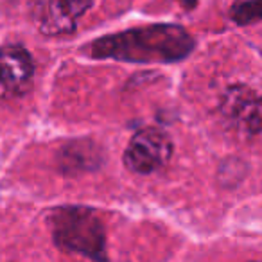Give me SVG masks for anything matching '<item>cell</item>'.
Instances as JSON below:
<instances>
[{
	"instance_id": "obj_1",
	"label": "cell",
	"mask_w": 262,
	"mask_h": 262,
	"mask_svg": "<svg viewBox=\"0 0 262 262\" xmlns=\"http://www.w3.org/2000/svg\"><path fill=\"white\" fill-rule=\"evenodd\" d=\"M194 40L180 26H149L95 40L88 47L94 58L131 63H171L190 54Z\"/></svg>"
},
{
	"instance_id": "obj_2",
	"label": "cell",
	"mask_w": 262,
	"mask_h": 262,
	"mask_svg": "<svg viewBox=\"0 0 262 262\" xmlns=\"http://www.w3.org/2000/svg\"><path fill=\"white\" fill-rule=\"evenodd\" d=\"M54 243L61 250L81 253L95 262H106V237L101 221L86 207H61L51 214Z\"/></svg>"
},
{
	"instance_id": "obj_3",
	"label": "cell",
	"mask_w": 262,
	"mask_h": 262,
	"mask_svg": "<svg viewBox=\"0 0 262 262\" xmlns=\"http://www.w3.org/2000/svg\"><path fill=\"white\" fill-rule=\"evenodd\" d=\"M171 157L172 140L167 133L158 127H144L131 137L124 151V164L131 172L151 174L164 167Z\"/></svg>"
},
{
	"instance_id": "obj_4",
	"label": "cell",
	"mask_w": 262,
	"mask_h": 262,
	"mask_svg": "<svg viewBox=\"0 0 262 262\" xmlns=\"http://www.w3.org/2000/svg\"><path fill=\"white\" fill-rule=\"evenodd\" d=\"M94 0H34L33 18L47 36H61L76 29Z\"/></svg>"
},
{
	"instance_id": "obj_5",
	"label": "cell",
	"mask_w": 262,
	"mask_h": 262,
	"mask_svg": "<svg viewBox=\"0 0 262 262\" xmlns=\"http://www.w3.org/2000/svg\"><path fill=\"white\" fill-rule=\"evenodd\" d=\"M34 63L22 45H6L0 49V99H15L31 86Z\"/></svg>"
},
{
	"instance_id": "obj_6",
	"label": "cell",
	"mask_w": 262,
	"mask_h": 262,
	"mask_svg": "<svg viewBox=\"0 0 262 262\" xmlns=\"http://www.w3.org/2000/svg\"><path fill=\"white\" fill-rule=\"evenodd\" d=\"M223 113L235 124L237 129L248 135L262 131V97L244 86H233L226 92Z\"/></svg>"
},
{
	"instance_id": "obj_7",
	"label": "cell",
	"mask_w": 262,
	"mask_h": 262,
	"mask_svg": "<svg viewBox=\"0 0 262 262\" xmlns=\"http://www.w3.org/2000/svg\"><path fill=\"white\" fill-rule=\"evenodd\" d=\"M232 20L239 26H248L262 20V0H246V2H237L233 4Z\"/></svg>"
},
{
	"instance_id": "obj_8",
	"label": "cell",
	"mask_w": 262,
	"mask_h": 262,
	"mask_svg": "<svg viewBox=\"0 0 262 262\" xmlns=\"http://www.w3.org/2000/svg\"><path fill=\"white\" fill-rule=\"evenodd\" d=\"M180 4L183 6L185 9H192L194 6H196V0H178Z\"/></svg>"
}]
</instances>
